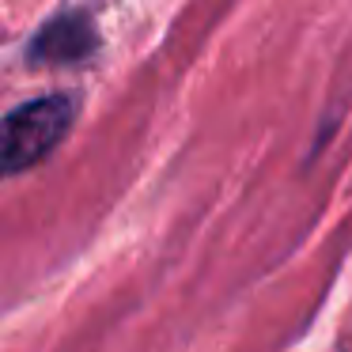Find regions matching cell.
Returning a JSON list of instances; mask_svg holds the SVG:
<instances>
[{
  "label": "cell",
  "mask_w": 352,
  "mask_h": 352,
  "mask_svg": "<svg viewBox=\"0 0 352 352\" xmlns=\"http://www.w3.org/2000/svg\"><path fill=\"white\" fill-rule=\"evenodd\" d=\"M99 38L87 16H61L54 23H46L31 42V61H46V65H69V61H84L87 54H95Z\"/></svg>",
  "instance_id": "2"
},
{
  "label": "cell",
  "mask_w": 352,
  "mask_h": 352,
  "mask_svg": "<svg viewBox=\"0 0 352 352\" xmlns=\"http://www.w3.org/2000/svg\"><path fill=\"white\" fill-rule=\"evenodd\" d=\"M76 114L72 95H42L23 107H16L4 122H0V178L23 175L34 163H42L57 144L65 140Z\"/></svg>",
  "instance_id": "1"
}]
</instances>
